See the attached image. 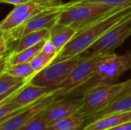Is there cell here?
I'll list each match as a JSON object with an SVG mask.
<instances>
[{"label": "cell", "mask_w": 131, "mask_h": 130, "mask_svg": "<svg viewBox=\"0 0 131 130\" xmlns=\"http://www.w3.org/2000/svg\"><path fill=\"white\" fill-rule=\"evenodd\" d=\"M42 51L49 54H57V56L58 54V49L56 48V47L54 45V44L51 42V41L49 38L45 40L43 48H42Z\"/></svg>", "instance_id": "obj_24"}, {"label": "cell", "mask_w": 131, "mask_h": 130, "mask_svg": "<svg viewBox=\"0 0 131 130\" xmlns=\"http://www.w3.org/2000/svg\"><path fill=\"white\" fill-rule=\"evenodd\" d=\"M45 41L19 52H11L7 56H5L8 64H18L23 63H30L31 61L42 50Z\"/></svg>", "instance_id": "obj_18"}, {"label": "cell", "mask_w": 131, "mask_h": 130, "mask_svg": "<svg viewBox=\"0 0 131 130\" xmlns=\"http://www.w3.org/2000/svg\"><path fill=\"white\" fill-rule=\"evenodd\" d=\"M56 90L27 84L15 97L5 101H12L21 109L38 101V100L54 92Z\"/></svg>", "instance_id": "obj_12"}, {"label": "cell", "mask_w": 131, "mask_h": 130, "mask_svg": "<svg viewBox=\"0 0 131 130\" xmlns=\"http://www.w3.org/2000/svg\"><path fill=\"white\" fill-rule=\"evenodd\" d=\"M2 73H7L10 75L23 79H30L36 74L30 63L8 64L4 70L0 74Z\"/></svg>", "instance_id": "obj_19"}, {"label": "cell", "mask_w": 131, "mask_h": 130, "mask_svg": "<svg viewBox=\"0 0 131 130\" xmlns=\"http://www.w3.org/2000/svg\"><path fill=\"white\" fill-rule=\"evenodd\" d=\"M131 121V111L113 113L88 123L84 130H107Z\"/></svg>", "instance_id": "obj_13"}, {"label": "cell", "mask_w": 131, "mask_h": 130, "mask_svg": "<svg viewBox=\"0 0 131 130\" xmlns=\"http://www.w3.org/2000/svg\"><path fill=\"white\" fill-rule=\"evenodd\" d=\"M74 2H88L94 4H101L112 8L124 7L131 4V0H71Z\"/></svg>", "instance_id": "obj_23"}, {"label": "cell", "mask_w": 131, "mask_h": 130, "mask_svg": "<svg viewBox=\"0 0 131 130\" xmlns=\"http://www.w3.org/2000/svg\"><path fill=\"white\" fill-rule=\"evenodd\" d=\"M28 1H30V0H0V2L2 3L11 4V5H13L14 6L22 4V3H25Z\"/></svg>", "instance_id": "obj_28"}, {"label": "cell", "mask_w": 131, "mask_h": 130, "mask_svg": "<svg viewBox=\"0 0 131 130\" xmlns=\"http://www.w3.org/2000/svg\"><path fill=\"white\" fill-rule=\"evenodd\" d=\"M43 111L34 116L18 130H48V123L44 116Z\"/></svg>", "instance_id": "obj_21"}, {"label": "cell", "mask_w": 131, "mask_h": 130, "mask_svg": "<svg viewBox=\"0 0 131 130\" xmlns=\"http://www.w3.org/2000/svg\"><path fill=\"white\" fill-rule=\"evenodd\" d=\"M107 130H131V121L124 123L117 126H115L112 129Z\"/></svg>", "instance_id": "obj_27"}, {"label": "cell", "mask_w": 131, "mask_h": 130, "mask_svg": "<svg viewBox=\"0 0 131 130\" xmlns=\"http://www.w3.org/2000/svg\"><path fill=\"white\" fill-rule=\"evenodd\" d=\"M131 35V15L107 31L100 39L80 55L81 59L91 58L101 54L114 52Z\"/></svg>", "instance_id": "obj_6"}, {"label": "cell", "mask_w": 131, "mask_h": 130, "mask_svg": "<svg viewBox=\"0 0 131 130\" xmlns=\"http://www.w3.org/2000/svg\"><path fill=\"white\" fill-rule=\"evenodd\" d=\"M66 5L67 3H60L49 6L21 26L8 32H1V34L5 36L12 48V45L15 41L28 33L38 31L44 28L51 29L57 23L58 18Z\"/></svg>", "instance_id": "obj_5"}, {"label": "cell", "mask_w": 131, "mask_h": 130, "mask_svg": "<svg viewBox=\"0 0 131 130\" xmlns=\"http://www.w3.org/2000/svg\"><path fill=\"white\" fill-rule=\"evenodd\" d=\"M48 7L49 6L41 5L32 1L15 5L1 21L0 32H8L15 29Z\"/></svg>", "instance_id": "obj_10"}, {"label": "cell", "mask_w": 131, "mask_h": 130, "mask_svg": "<svg viewBox=\"0 0 131 130\" xmlns=\"http://www.w3.org/2000/svg\"><path fill=\"white\" fill-rule=\"evenodd\" d=\"M61 98L60 89L42 97L38 101L19 109L4 121L0 123V130H18L37 114L45 110L49 105Z\"/></svg>", "instance_id": "obj_8"}, {"label": "cell", "mask_w": 131, "mask_h": 130, "mask_svg": "<svg viewBox=\"0 0 131 130\" xmlns=\"http://www.w3.org/2000/svg\"><path fill=\"white\" fill-rule=\"evenodd\" d=\"M87 120L85 116L75 113L67 117L49 123L48 130H80Z\"/></svg>", "instance_id": "obj_16"}, {"label": "cell", "mask_w": 131, "mask_h": 130, "mask_svg": "<svg viewBox=\"0 0 131 130\" xmlns=\"http://www.w3.org/2000/svg\"><path fill=\"white\" fill-rule=\"evenodd\" d=\"M116 8L101 4L70 1L61 11L57 23L71 26L79 32Z\"/></svg>", "instance_id": "obj_3"}, {"label": "cell", "mask_w": 131, "mask_h": 130, "mask_svg": "<svg viewBox=\"0 0 131 130\" xmlns=\"http://www.w3.org/2000/svg\"><path fill=\"white\" fill-rule=\"evenodd\" d=\"M82 130H84V129H82Z\"/></svg>", "instance_id": "obj_29"}, {"label": "cell", "mask_w": 131, "mask_h": 130, "mask_svg": "<svg viewBox=\"0 0 131 130\" xmlns=\"http://www.w3.org/2000/svg\"><path fill=\"white\" fill-rule=\"evenodd\" d=\"M77 34L78 31L74 28L56 23L50 29L49 39L56 47L59 53Z\"/></svg>", "instance_id": "obj_14"}, {"label": "cell", "mask_w": 131, "mask_h": 130, "mask_svg": "<svg viewBox=\"0 0 131 130\" xmlns=\"http://www.w3.org/2000/svg\"><path fill=\"white\" fill-rule=\"evenodd\" d=\"M124 82L95 86L87 90L81 97V105L77 113L85 116L88 120L102 110L121 93Z\"/></svg>", "instance_id": "obj_4"}, {"label": "cell", "mask_w": 131, "mask_h": 130, "mask_svg": "<svg viewBox=\"0 0 131 130\" xmlns=\"http://www.w3.org/2000/svg\"><path fill=\"white\" fill-rule=\"evenodd\" d=\"M57 54H49L42 51V50L31 61L30 64L35 71V73L39 72L46 67L49 66L54 62Z\"/></svg>", "instance_id": "obj_20"}, {"label": "cell", "mask_w": 131, "mask_h": 130, "mask_svg": "<svg viewBox=\"0 0 131 130\" xmlns=\"http://www.w3.org/2000/svg\"><path fill=\"white\" fill-rule=\"evenodd\" d=\"M106 54H101L87 59H81L71 70L68 78L59 87L61 97H65L71 92L88 81Z\"/></svg>", "instance_id": "obj_9"}, {"label": "cell", "mask_w": 131, "mask_h": 130, "mask_svg": "<svg viewBox=\"0 0 131 130\" xmlns=\"http://www.w3.org/2000/svg\"><path fill=\"white\" fill-rule=\"evenodd\" d=\"M30 1H32L35 3L45 6H51V5H54L61 3V2H59L58 0H30Z\"/></svg>", "instance_id": "obj_26"}, {"label": "cell", "mask_w": 131, "mask_h": 130, "mask_svg": "<svg viewBox=\"0 0 131 130\" xmlns=\"http://www.w3.org/2000/svg\"><path fill=\"white\" fill-rule=\"evenodd\" d=\"M131 15V4L117 8L109 14L87 26L79 32L58 54L54 62L78 56L100 39L107 31ZM53 62V63H54Z\"/></svg>", "instance_id": "obj_1"}, {"label": "cell", "mask_w": 131, "mask_h": 130, "mask_svg": "<svg viewBox=\"0 0 131 130\" xmlns=\"http://www.w3.org/2000/svg\"><path fill=\"white\" fill-rule=\"evenodd\" d=\"M49 36L50 29L48 28H44L38 31L28 33L15 42V44L13 48H12L11 52H19L26 48L33 47L47 40L48 38H49Z\"/></svg>", "instance_id": "obj_15"}, {"label": "cell", "mask_w": 131, "mask_h": 130, "mask_svg": "<svg viewBox=\"0 0 131 130\" xmlns=\"http://www.w3.org/2000/svg\"><path fill=\"white\" fill-rule=\"evenodd\" d=\"M80 60V55H78L61 61L54 62L36 73L30 78L28 84L53 90L58 89Z\"/></svg>", "instance_id": "obj_7"}, {"label": "cell", "mask_w": 131, "mask_h": 130, "mask_svg": "<svg viewBox=\"0 0 131 130\" xmlns=\"http://www.w3.org/2000/svg\"><path fill=\"white\" fill-rule=\"evenodd\" d=\"M81 105V97H61L49 105L43 111V114L45 120L49 123L77 113Z\"/></svg>", "instance_id": "obj_11"}, {"label": "cell", "mask_w": 131, "mask_h": 130, "mask_svg": "<svg viewBox=\"0 0 131 130\" xmlns=\"http://www.w3.org/2000/svg\"><path fill=\"white\" fill-rule=\"evenodd\" d=\"M130 69H131V50L121 55L114 52L108 53L97 65L90 79L65 97L74 98V97L82 96L87 90L95 86L113 84L125 71Z\"/></svg>", "instance_id": "obj_2"}, {"label": "cell", "mask_w": 131, "mask_h": 130, "mask_svg": "<svg viewBox=\"0 0 131 130\" xmlns=\"http://www.w3.org/2000/svg\"><path fill=\"white\" fill-rule=\"evenodd\" d=\"M130 94H131V79L124 82V89H123V90L121 91V93L118 95V97L117 98L122 97H124V96H127V95H130Z\"/></svg>", "instance_id": "obj_25"}, {"label": "cell", "mask_w": 131, "mask_h": 130, "mask_svg": "<svg viewBox=\"0 0 131 130\" xmlns=\"http://www.w3.org/2000/svg\"><path fill=\"white\" fill-rule=\"evenodd\" d=\"M24 80L23 78H19L7 73L0 74V94L8 91Z\"/></svg>", "instance_id": "obj_22"}, {"label": "cell", "mask_w": 131, "mask_h": 130, "mask_svg": "<svg viewBox=\"0 0 131 130\" xmlns=\"http://www.w3.org/2000/svg\"><path fill=\"white\" fill-rule=\"evenodd\" d=\"M129 111H131V94L117 98L114 100H113L110 104H108L102 110L95 113L90 119L91 120L90 122L98 120L100 118H102L110 114L124 113V112H129Z\"/></svg>", "instance_id": "obj_17"}]
</instances>
